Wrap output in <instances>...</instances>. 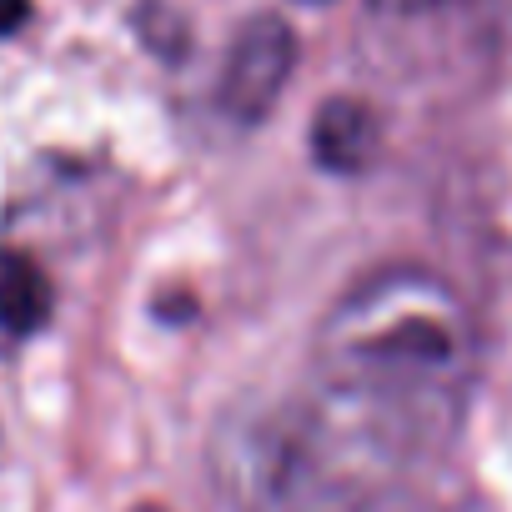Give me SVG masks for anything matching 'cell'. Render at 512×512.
<instances>
[{"label":"cell","instance_id":"1","mask_svg":"<svg viewBox=\"0 0 512 512\" xmlns=\"http://www.w3.org/2000/svg\"><path fill=\"white\" fill-rule=\"evenodd\" d=\"M312 372L307 412L357 477L367 462L407 457L457 422L477 377V327L442 277L387 267L327 312Z\"/></svg>","mask_w":512,"mask_h":512},{"label":"cell","instance_id":"2","mask_svg":"<svg viewBox=\"0 0 512 512\" xmlns=\"http://www.w3.org/2000/svg\"><path fill=\"white\" fill-rule=\"evenodd\" d=\"M292 66H297V36L282 16H251L231 51H226V66H221V81H216V101L231 121H262L287 81H292Z\"/></svg>","mask_w":512,"mask_h":512},{"label":"cell","instance_id":"3","mask_svg":"<svg viewBox=\"0 0 512 512\" xmlns=\"http://www.w3.org/2000/svg\"><path fill=\"white\" fill-rule=\"evenodd\" d=\"M51 307H56V292L36 256L0 246V357L31 342L51 322Z\"/></svg>","mask_w":512,"mask_h":512},{"label":"cell","instance_id":"4","mask_svg":"<svg viewBox=\"0 0 512 512\" xmlns=\"http://www.w3.org/2000/svg\"><path fill=\"white\" fill-rule=\"evenodd\" d=\"M377 151V116L362 101H327L312 121V156L327 171H357L367 166V156Z\"/></svg>","mask_w":512,"mask_h":512},{"label":"cell","instance_id":"5","mask_svg":"<svg viewBox=\"0 0 512 512\" xmlns=\"http://www.w3.org/2000/svg\"><path fill=\"white\" fill-rule=\"evenodd\" d=\"M31 0H0V36H11L16 26H26Z\"/></svg>","mask_w":512,"mask_h":512},{"label":"cell","instance_id":"6","mask_svg":"<svg viewBox=\"0 0 512 512\" xmlns=\"http://www.w3.org/2000/svg\"><path fill=\"white\" fill-rule=\"evenodd\" d=\"M347 512H422L417 502H402V497H367V502H357V507H347Z\"/></svg>","mask_w":512,"mask_h":512},{"label":"cell","instance_id":"7","mask_svg":"<svg viewBox=\"0 0 512 512\" xmlns=\"http://www.w3.org/2000/svg\"><path fill=\"white\" fill-rule=\"evenodd\" d=\"M382 6H397V11H412V6H432V0H382Z\"/></svg>","mask_w":512,"mask_h":512},{"label":"cell","instance_id":"8","mask_svg":"<svg viewBox=\"0 0 512 512\" xmlns=\"http://www.w3.org/2000/svg\"><path fill=\"white\" fill-rule=\"evenodd\" d=\"M136 512H166V507H151V502H146V507H136Z\"/></svg>","mask_w":512,"mask_h":512}]
</instances>
